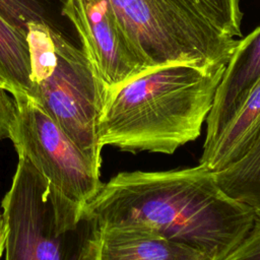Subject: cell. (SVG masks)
I'll return each instance as SVG.
<instances>
[{
    "label": "cell",
    "instance_id": "ac0fdd59",
    "mask_svg": "<svg viewBox=\"0 0 260 260\" xmlns=\"http://www.w3.org/2000/svg\"><path fill=\"white\" fill-rule=\"evenodd\" d=\"M0 87L9 90L12 94H15V89H14L13 85L11 84L10 80H9L8 77L5 75V73L3 72V70L1 69V67H0Z\"/></svg>",
    "mask_w": 260,
    "mask_h": 260
},
{
    "label": "cell",
    "instance_id": "8fae6325",
    "mask_svg": "<svg viewBox=\"0 0 260 260\" xmlns=\"http://www.w3.org/2000/svg\"><path fill=\"white\" fill-rule=\"evenodd\" d=\"M214 174L225 193L248 205L260 218V126L244 154Z\"/></svg>",
    "mask_w": 260,
    "mask_h": 260
},
{
    "label": "cell",
    "instance_id": "2e32d148",
    "mask_svg": "<svg viewBox=\"0 0 260 260\" xmlns=\"http://www.w3.org/2000/svg\"><path fill=\"white\" fill-rule=\"evenodd\" d=\"M17 115V103L14 95L0 87V141L10 138L11 127Z\"/></svg>",
    "mask_w": 260,
    "mask_h": 260
},
{
    "label": "cell",
    "instance_id": "8992f818",
    "mask_svg": "<svg viewBox=\"0 0 260 260\" xmlns=\"http://www.w3.org/2000/svg\"><path fill=\"white\" fill-rule=\"evenodd\" d=\"M17 115L10 138L18 155L26 157L63 195L85 205L102 186L101 167L89 159L27 94H13Z\"/></svg>",
    "mask_w": 260,
    "mask_h": 260
},
{
    "label": "cell",
    "instance_id": "52a82bcc",
    "mask_svg": "<svg viewBox=\"0 0 260 260\" xmlns=\"http://www.w3.org/2000/svg\"><path fill=\"white\" fill-rule=\"evenodd\" d=\"M62 13L74 25L81 50L108 90L152 69L109 0H64Z\"/></svg>",
    "mask_w": 260,
    "mask_h": 260
},
{
    "label": "cell",
    "instance_id": "9a60e30c",
    "mask_svg": "<svg viewBox=\"0 0 260 260\" xmlns=\"http://www.w3.org/2000/svg\"><path fill=\"white\" fill-rule=\"evenodd\" d=\"M225 260H260V218H256L248 236Z\"/></svg>",
    "mask_w": 260,
    "mask_h": 260
},
{
    "label": "cell",
    "instance_id": "277c9868",
    "mask_svg": "<svg viewBox=\"0 0 260 260\" xmlns=\"http://www.w3.org/2000/svg\"><path fill=\"white\" fill-rule=\"evenodd\" d=\"M30 63L29 96L101 167L100 123L108 89L95 75L83 51L53 24L26 26Z\"/></svg>",
    "mask_w": 260,
    "mask_h": 260
},
{
    "label": "cell",
    "instance_id": "4fadbf2b",
    "mask_svg": "<svg viewBox=\"0 0 260 260\" xmlns=\"http://www.w3.org/2000/svg\"><path fill=\"white\" fill-rule=\"evenodd\" d=\"M215 27L225 35L242 38L243 12L240 0H190Z\"/></svg>",
    "mask_w": 260,
    "mask_h": 260
},
{
    "label": "cell",
    "instance_id": "5bb4252c",
    "mask_svg": "<svg viewBox=\"0 0 260 260\" xmlns=\"http://www.w3.org/2000/svg\"><path fill=\"white\" fill-rule=\"evenodd\" d=\"M0 12L13 24L24 29L30 22L53 24L44 0H0Z\"/></svg>",
    "mask_w": 260,
    "mask_h": 260
},
{
    "label": "cell",
    "instance_id": "3957f363",
    "mask_svg": "<svg viewBox=\"0 0 260 260\" xmlns=\"http://www.w3.org/2000/svg\"><path fill=\"white\" fill-rule=\"evenodd\" d=\"M18 157L2 200L5 260H99L100 228L86 204L67 198Z\"/></svg>",
    "mask_w": 260,
    "mask_h": 260
},
{
    "label": "cell",
    "instance_id": "6da1fadb",
    "mask_svg": "<svg viewBox=\"0 0 260 260\" xmlns=\"http://www.w3.org/2000/svg\"><path fill=\"white\" fill-rule=\"evenodd\" d=\"M86 207L99 226L140 223L186 244L211 260H225L257 216L225 193L214 172L196 167L121 172L102 184Z\"/></svg>",
    "mask_w": 260,
    "mask_h": 260
},
{
    "label": "cell",
    "instance_id": "7c38bea8",
    "mask_svg": "<svg viewBox=\"0 0 260 260\" xmlns=\"http://www.w3.org/2000/svg\"><path fill=\"white\" fill-rule=\"evenodd\" d=\"M0 67L15 94L30 92V63L26 29L16 26L0 12Z\"/></svg>",
    "mask_w": 260,
    "mask_h": 260
},
{
    "label": "cell",
    "instance_id": "5b68a950",
    "mask_svg": "<svg viewBox=\"0 0 260 260\" xmlns=\"http://www.w3.org/2000/svg\"><path fill=\"white\" fill-rule=\"evenodd\" d=\"M124 29L151 68L187 64L226 65L234 39L211 23L190 0H109Z\"/></svg>",
    "mask_w": 260,
    "mask_h": 260
},
{
    "label": "cell",
    "instance_id": "7a4b0ae2",
    "mask_svg": "<svg viewBox=\"0 0 260 260\" xmlns=\"http://www.w3.org/2000/svg\"><path fill=\"white\" fill-rule=\"evenodd\" d=\"M224 69L165 65L108 90L101 145L133 153H174L201 134Z\"/></svg>",
    "mask_w": 260,
    "mask_h": 260
},
{
    "label": "cell",
    "instance_id": "e0dca14e",
    "mask_svg": "<svg viewBox=\"0 0 260 260\" xmlns=\"http://www.w3.org/2000/svg\"><path fill=\"white\" fill-rule=\"evenodd\" d=\"M5 239H6V229L3 218V214H0V258L5 250Z\"/></svg>",
    "mask_w": 260,
    "mask_h": 260
},
{
    "label": "cell",
    "instance_id": "9c48e42d",
    "mask_svg": "<svg viewBox=\"0 0 260 260\" xmlns=\"http://www.w3.org/2000/svg\"><path fill=\"white\" fill-rule=\"evenodd\" d=\"M99 228V260H211L204 253L144 224Z\"/></svg>",
    "mask_w": 260,
    "mask_h": 260
},
{
    "label": "cell",
    "instance_id": "d6986e66",
    "mask_svg": "<svg viewBox=\"0 0 260 260\" xmlns=\"http://www.w3.org/2000/svg\"><path fill=\"white\" fill-rule=\"evenodd\" d=\"M59 1H60V2H62V3H63V1H64V0H59Z\"/></svg>",
    "mask_w": 260,
    "mask_h": 260
},
{
    "label": "cell",
    "instance_id": "ba28073f",
    "mask_svg": "<svg viewBox=\"0 0 260 260\" xmlns=\"http://www.w3.org/2000/svg\"><path fill=\"white\" fill-rule=\"evenodd\" d=\"M259 79L260 25L237 40L206 118L207 129L202 152L208 151L217 141Z\"/></svg>",
    "mask_w": 260,
    "mask_h": 260
},
{
    "label": "cell",
    "instance_id": "30bf717a",
    "mask_svg": "<svg viewBox=\"0 0 260 260\" xmlns=\"http://www.w3.org/2000/svg\"><path fill=\"white\" fill-rule=\"evenodd\" d=\"M260 126V79L249 92L234 119L217 141L202 152L200 164L218 172L240 158Z\"/></svg>",
    "mask_w": 260,
    "mask_h": 260
}]
</instances>
